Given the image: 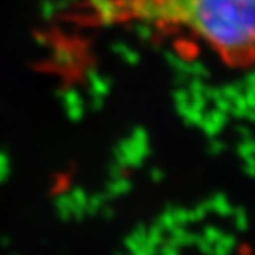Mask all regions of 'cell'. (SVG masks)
Returning <instances> with one entry per match:
<instances>
[{"label": "cell", "mask_w": 255, "mask_h": 255, "mask_svg": "<svg viewBox=\"0 0 255 255\" xmlns=\"http://www.w3.org/2000/svg\"><path fill=\"white\" fill-rule=\"evenodd\" d=\"M106 17L183 31L228 66L255 65V0H91Z\"/></svg>", "instance_id": "cell-1"}]
</instances>
